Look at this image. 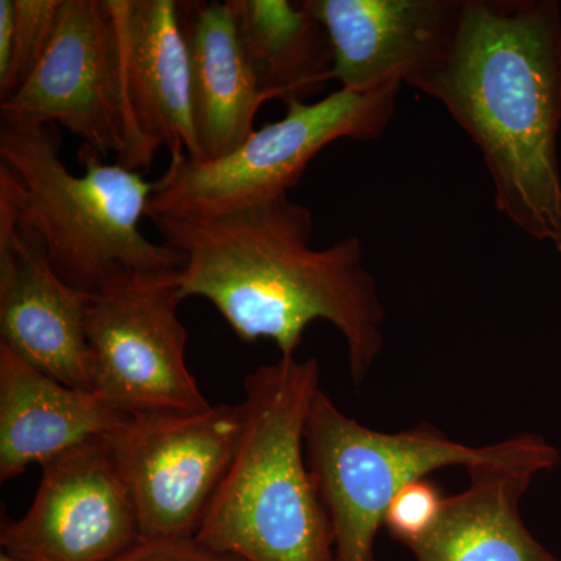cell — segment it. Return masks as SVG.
Returning <instances> with one entry per match:
<instances>
[{"instance_id":"9c48e42d","label":"cell","mask_w":561,"mask_h":561,"mask_svg":"<svg viewBox=\"0 0 561 561\" xmlns=\"http://www.w3.org/2000/svg\"><path fill=\"white\" fill-rule=\"evenodd\" d=\"M39 467L31 508L0 527L3 552L24 561H116L140 540L135 505L106 437Z\"/></svg>"},{"instance_id":"52a82bcc","label":"cell","mask_w":561,"mask_h":561,"mask_svg":"<svg viewBox=\"0 0 561 561\" xmlns=\"http://www.w3.org/2000/svg\"><path fill=\"white\" fill-rule=\"evenodd\" d=\"M179 273H125L87 312L92 391L128 416L209 408L186 364Z\"/></svg>"},{"instance_id":"277c9868","label":"cell","mask_w":561,"mask_h":561,"mask_svg":"<svg viewBox=\"0 0 561 561\" xmlns=\"http://www.w3.org/2000/svg\"><path fill=\"white\" fill-rule=\"evenodd\" d=\"M320 381L319 360L297 357L247 376L241 440L195 534L202 545L243 561H335L305 449Z\"/></svg>"},{"instance_id":"d6986e66","label":"cell","mask_w":561,"mask_h":561,"mask_svg":"<svg viewBox=\"0 0 561 561\" xmlns=\"http://www.w3.org/2000/svg\"><path fill=\"white\" fill-rule=\"evenodd\" d=\"M445 500V494L430 478L413 481L391 500L383 515V526L393 540L412 548L434 529Z\"/></svg>"},{"instance_id":"ba28073f","label":"cell","mask_w":561,"mask_h":561,"mask_svg":"<svg viewBox=\"0 0 561 561\" xmlns=\"http://www.w3.org/2000/svg\"><path fill=\"white\" fill-rule=\"evenodd\" d=\"M243 405L128 416L106 435L138 516L140 538H192L230 468Z\"/></svg>"},{"instance_id":"ffe728a7","label":"cell","mask_w":561,"mask_h":561,"mask_svg":"<svg viewBox=\"0 0 561 561\" xmlns=\"http://www.w3.org/2000/svg\"><path fill=\"white\" fill-rule=\"evenodd\" d=\"M116 561H243L238 557L214 551L197 538H162L138 542Z\"/></svg>"},{"instance_id":"7a4b0ae2","label":"cell","mask_w":561,"mask_h":561,"mask_svg":"<svg viewBox=\"0 0 561 561\" xmlns=\"http://www.w3.org/2000/svg\"><path fill=\"white\" fill-rule=\"evenodd\" d=\"M424 95L481 151L505 219L561 253V14L556 0H465Z\"/></svg>"},{"instance_id":"5bb4252c","label":"cell","mask_w":561,"mask_h":561,"mask_svg":"<svg viewBox=\"0 0 561 561\" xmlns=\"http://www.w3.org/2000/svg\"><path fill=\"white\" fill-rule=\"evenodd\" d=\"M180 20L201 153L195 162L220 160L254 131L256 114L268 101L251 72L231 0L180 2Z\"/></svg>"},{"instance_id":"6da1fadb","label":"cell","mask_w":561,"mask_h":561,"mask_svg":"<svg viewBox=\"0 0 561 561\" xmlns=\"http://www.w3.org/2000/svg\"><path fill=\"white\" fill-rule=\"evenodd\" d=\"M150 220L183 254L184 298H205L242 342L271 339L286 359L297 357L312 321H328L345 341L351 381L365 382L383 348L386 309L357 236L313 249L312 213L289 195Z\"/></svg>"},{"instance_id":"9a60e30c","label":"cell","mask_w":561,"mask_h":561,"mask_svg":"<svg viewBox=\"0 0 561 561\" xmlns=\"http://www.w3.org/2000/svg\"><path fill=\"white\" fill-rule=\"evenodd\" d=\"M127 419L94 391L58 382L0 345V481L106 437Z\"/></svg>"},{"instance_id":"e0dca14e","label":"cell","mask_w":561,"mask_h":561,"mask_svg":"<svg viewBox=\"0 0 561 561\" xmlns=\"http://www.w3.org/2000/svg\"><path fill=\"white\" fill-rule=\"evenodd\" d=\"M243 51L267 101L306 102L334 80L328 33L300 3L231 0Z\"/></svg>"},{"instance_id":"ac0fdd59","label":"cell","mask_w":561,"mask_h":561,"mask_svg":"<svg viewBox=\"0 0 561 561\" xmlns=\"http://www.w3.org/2000/svg\"><path fill=\"white\" fill-rule=\"evenodd\" d=\"M62 0H13V49L0 77V101L20 90L46 54L57 31Z\"/></svg>"},{"instance_id":"2e32d148","label":"cell","mask_w":561,"mask_h":561,"mask_svg":"<svg viewBox=\"0 0 561 561\" xmlns=\"http://www.w3.org/2000/svg\"><path fill=\"white\" fill-rule=\"evenodd\" d=\"M468 486L446 496L434 529L413 545L416 561H561L535 540L522 500L537 472L527 468H468Z\"/></svg>"},{"instance_id":"8992f818","label":"cell","mask_w":561,"mask_h":561,"mask_svg":"<svg viewBox=\"0 0 561 561\" xmlns=\"http://www.w3.org/2000/svg\"><path fill=\"white\" fill-rule=\"evenodd\" d=\"M400 88H341L317 102H294L283 119L254 130L220 160H171L157 180L147 217L214 216L287 195L335 140L379 138L393 119Z\"/></svg>"},{"instance_id":"44dd1931","label":"cell","mask_w":561,"mask_h":561,"mask_svg":"<svg viewBox=\"0 0 561 561\" xmlns=\"http://www.w3.org/2000/svg\"><path fill=\"white\" fill-rule=\"evenodd\" d=\"M13 32V0H0V77L9 69Z\"/></svg>"},{"instance_id":"3957f363","label":"cell","mask_w":561,"mask_h":561,"mask_svg":"<svg viewBox=\"0 0 561 561\" xmlns=\"http://www.w3.org/2000/svg\"><path fill=\"white\" fill-rule=\"evenodd\" d=\"M79 158L83 175L62 162L57 125L0 117V206L38 236L58 276L94 295L125 273H179L183 254L139 228L157 181L87 146Z\"/></svg>"},{"instance_id":"4fadbf2b","label":"cell","mask_w":561,"mask_h":561,"mask_svg":"<svg viewBox=\"0 0 561 561\" xmlns=\"http://www.w3.org/2000/svg\"><path fill=\"white\" fill-rule=\"evenodd\" d=\"M91 300L58 276L38 236L0 206V345L58 382L92 391Z\"/></svg>"},{"instance_id":"7402d4cb","label":"cell","mask_w":561,"mask_h":561,"mask_svg":"<svg viewBox=\"0 0 561 561\" xmlns=\"http://www.w3.org/2000/svg\"><path fill=\"white\" fill-rule=\"evenodd\" d=\"M0 561H24V560L16 559V557L10 556V553L2 551V553H0Z\"/></svg>"},{"instance_id":"7c38bea8","label":"cell","mask_w":561,"mask_h":561,"mask_svg":"<svg viewBox=\"0 0 561 561\" xmlns=\"http://www.w3.org/2000/svg\"><path fill=\"white\" fill-rule=\"evenodd\" d=\"M332 47L343 90L426 92L451 58L465 0H306Z\"/></svg>"},{"instance_id":"5b68a950","label":"cell","mask_w":561,"mask_h":561,"mask_svg":"<svg viewBox=\"0 0 561 561\" xmlns=\"http://www.w3.org/2000/svg\"><path fill=\"white\" fill-rule=\"evenodd\" d=\"M306 460L334 538L335 561H378L375 545L398 491L445 468L559 467V449L538 434L485 446L454 442L423 421L411 430L381 432L345 415L323 389L313 398L305 431Z\"/></svg>"},{"instance_id":"30bf717a","label":"cell","mask_w":561,"mask_h":561,"mask_svg":"<svg viewBox=\"0 0 561 561\" xmlns=\"http://www.w3.org/2000/svg\"><path fill=\"white\" fill-rule=\"evenodd\" d=\"M114 44L125 149L117 164L140 172L165 149L198 161L190 60L179 0H106Z\"/></svg>"},{"instance_id":"8fae6325","label":"cell","mask_w":561,"mask_h":561,"mask_svg":"<svg viewBox=\"0 0 561 561\" xmlns=\"http://www.w3.org/2000/svg\"><path fill=\"white\" fill-rule=\"evenodd\" d=\"M0 117L60 124L103 160L125 149L116 44L106 0H62L57 31Z\"/></svg>"}]
</instances>
